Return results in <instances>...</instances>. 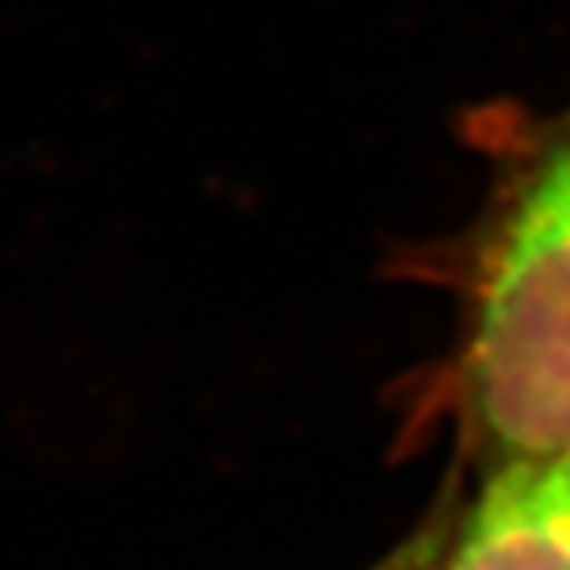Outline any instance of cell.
I'll list each match as a JSON object with an SVG mask.
<instances>
[{"label":"cell","instance_id":"obj_1","mask_svg":"<svg viewBox=\"0 0 570 570\" xmlns=\"http://www.w3.org/2000/svg\"><path fill=\"white\" fill-rule=\"evenodd\" d=\"M463 401L491 472L570 455V107L543 127L483 246Z\"/></svg>","mask_w":570,"mask_h":570},{"label":"cell","instance_id":"obj_2","mask_svg":"<svg viewBox=\"0 0 570 570\" xmlns=\"http://www.w3.org/2000/svg\"><path fill=\"white\" fill-rule=\"evenodd\" d=\"M440 570H570V455L495 468Z\"/></svg>","mask_w":570,"mask_h":570},{"label":"cell","instance_id":"obj_3","mask_svg":"<svg viewBox=\"0 0 570 570\" xmlns=\"http://www.w3.org/2000/svg\"><path fill=\"white\" fill-rule=\"evenodd\" d=\"M448 539L452 534H440V531H424L416 534L412 543H404L401 551L392 554V559H384L381 567L373 570H440L444 567V554H448Z\"/></svg>","mask_w":570,"mask_h":570}]
</instances>
